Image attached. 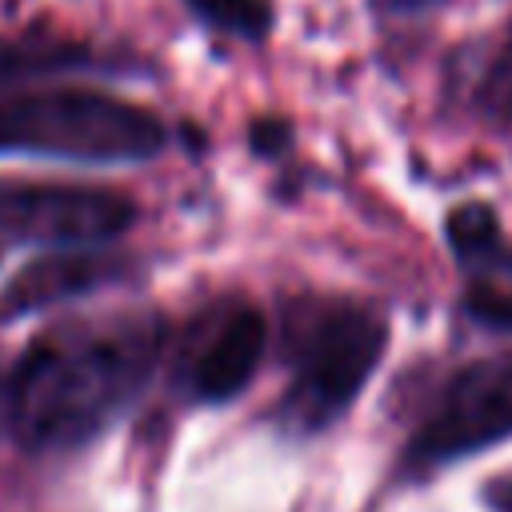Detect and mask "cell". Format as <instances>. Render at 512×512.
<instances>
[{"mask_svg": "<svg viewBox=\"0 0 512 512\" xmlns=\"http://www.w3.org/2000/svg\"><path fill=\"white\" fill-rule=\"evenodd\" d=\"M160 352L156 320L36 340L12 376V428L28 448H76L144 388Z\"/></svg>", "mask_w": 512, "mask_h": 512, "instance_id": "1", "label": "cell"}, {"mask_svg": "<svg viewBox=\"0 0 512 512\" xmlns=\"http://www.w3.org/2000/svg\"><path fill=\"white\" fill-rule=\"evenodd\" d=\"M160 148V116L104 92L52 88L0 100V152H36L80 164H136Z\"/></svg>", "mask_w": 512, "mask_h": 512, "instance_id": "2", "label": "cell"}, {"mask_svg": "<svg viewBox=\"0 0 512 512\" xmlns=\"http://www.w3.org/2000/svg\"><path fill=\"white\" fill-rule=\"evenodd\" d=\"M388 324L360 304H320L292 336V384L280 400V416L300 432H320L368 384Z\"/></svg>", "mask_w": 512, "mask_h": 512, "instance_id": "3", "label": "cell"}, {"mask_svg": "<svg viewBox=\"0 0 512 512\" xmlns=\"http://www.w3.org/2000/svg\"><path fill=\"white\" fill-rule=\"evenodd\" d=\"M512 436V352L480 356L448 376L408 444V464L436 468Z\"/></svg>", "mask_w": 512, "mask_h": 512, "instance_id": "4", "label": "cell"}, {"mask_svg": "<svg viewBox=\"0 0 512 512\" xmlns=\"http://www.w3.org/2000/svg\"><path fill=\"white\" fill-rule=\"evenodd\" d=\"M136 220V204L112 188L0 180V236L24 244H104Z\"/></svg>", "mask_w": 512, "mask_h": 512, "instance_id": "5", "label": "cell"}, {"mask_svg": "<svg viewBox=\"0 0 512 512\" xmlns=\"http://www.w3.org/2000/svg\"><path fill=\"white\" fill-rule=\"evenodd\" d=\"M264 316L248 304H232L212 336L204 340V348L196 352L192 368H188V388L196 400H208V404H220V400H232L248 388L260 356H264Z\"/></svg>", "mask_w": 512, "mask_h": 512, "instance_id": "6", "label": "cell"}, {"mask_svg": "<svg viewBox=\"0 0 512 512\" xmlns=\"http://www.w3.org/2000/svg\"><path fill=\"white\" fill-rule=\"evenodd\" d=\"M100 276H104V264L92 260V256H52V260H36V264H28V268L12 280L4 304L16 308V312H28V308H40V304H48V300L84 292V288L96 284Z\"/></svg>", "mask_w": 512, "mask_h": 512, "instance_id": "7", "label": "cell"}, {"mask_svg": "<svg viewBox=\"0 0 512 512\" xmlns=\"http://www.w3.org/2000/svg\"><path fill=\"white\" fill-rule=\"evenodd\" d=\"M464 268L472 272L468 312L480 316L484 324L512 328V248L504 244V236H496L488 248L468 256Z\"/></svg>", "mask_w": 512, "mask_h": 512, "instance_id": "8", "label": "cell"}, {"mask_svg": "<svg viewBox=\"0 0 512 512\" xmlns=\"http://www.w3.org/2000/svg\"><path fill=\"white\" fill-rule=\"evenodd\" d=\"M204 24L244 36V40H260L272 24V12L264 0H184Z\"/></svg>", "mask_w": 512, "mask_h": 512, "instance_id": "9", "label": "cell"}, {"mask_svg": "<svg viewBox=\"0 0 512 512\" xmlns=\"http://www.w3.org/2000/svg\"><path fill=\"white\" fill-rule=\"evenodd\" d=\"M444 232H448L452 252H456L460 264H464L468 256H476L480 248H488V244L500 236V220H496V212H492L488 204L472 200V204H460V208L448 212Z\"/></svg>", "mask_w": 512, "mask_h": 512, "instance_id": "10", "label": "cell"}, {"mask_svg": "<svg viewBox=\"0 0 512 512\" xmlns=\"http://www.w3.org/2000/svg\"><path fill=\"white\" fill-rule=\"evenodd\" d=\"M288 144H292V132H288V124H284V120L264 116V120H256V124H252V148H256L260 156H280Z\"/></svg>", "mask_w": 512, "mask_h": 512, "instance_id": "11", "label": "cell"}, {"mask_svg": "<svg viewBox=\"0 0 512 512\" xmlns=\"http://www.w3.org/2000/svg\"><path fill=\"white\" fill-rule=\"evenodd\" d=\"M404 4H424V0H404Z\"/></svg>", "mask_w": 512, "mask_h": 512, "instance_id": "12", "label": "cell"}]
</instances>
